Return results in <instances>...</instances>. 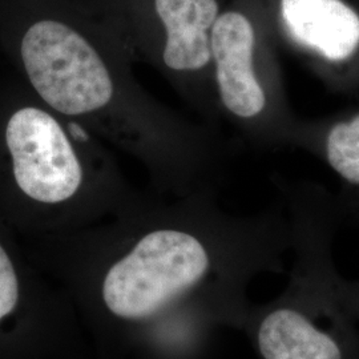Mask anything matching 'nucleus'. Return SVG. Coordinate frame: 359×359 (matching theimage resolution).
Segmentation results:
<instances>
[{"mask_svg":"<svg viewBox=\"0 0 359 359\" xmlns=\"http://www.w3.org/2000/svg\"><path fill=\"white\" fill-rule=\"evenodd\" d=\"M95 359H196L219 325L241 327L245 285L290 243L277 212L234 216L217 187L142 198L80 231L34 238Z\"/></svg>","mask_w":359,"mask_h":359,"instance_id":"nucleus-1","label":"nucleus"},{"mask_svg":"<svg viewBox=\"0 0 359 359\" xmlns=\"http://www.w3.org/2000/svg\"><path fill=\"white\" fill-rule=\"evenodd\" d=\"M0 51L43 103L137 161L157 196L217 187L228 142L144 90L86 0H0Z\"/></svg>","mask_w":359,"mask_h":359,"instance_id":"nucleus-2","label":"nucleus"},{"mask_svg":"<svg viewBox=\"0 0 359 359\" xmlns=\"http://www.w3.org/2000/svg\"><path fill=\"white\" fill-rule=\"evenodd\" d=\"M109 147L18 79L0 81V215L34 238L80 231L137 203Z\"/></svg>","mask_w":359,"mask_h":359,"instance_id":"nucleus-3","label":"nucleus"},{"mask_svg":"<svg viewBox=\"0 0 359 359\" xmlns=\"http://www.w3.org/2000/svg\"><path fill=\"white\" fill-rule=\"evenodd\" d=\"M280 44L265 0H229L212 31V77L221 120L258 148L290 147V105Z\"/></svg>","mask_w":359,"mask_h":359,"instance_id":"nucleus-4","label":"nucleus"},{"mask_svg":"<svg viewBox=\"0 0 359 359\" xmlns=\"http://www.w3.org/2000/svg\"><path fill=\"white\" fill-rule=\"evenodd\" d=\"M229 0H86L132 65L152 67L203 120H221L212 77V31Z\"/></svg>","mask_w":359,"mask_h":359,"instance_id":"nucleus-5","label":"nucleus"},{"mask_svg":"<svg viewBox=\"0 0 359 359\" xmlns=\"http://www.w3.org/2000/svg\"><path fill=\"white\" fill-rule=\"evenodd\" d=\"M280 47L330 90L359 96V8L348 0H265Z\"/></svg>","mask_w":359,"mask_h":359,"instance_id":"nucleus-6","label":"nucleus"},{"mask_svg":"<svg viewBox=\"0 0 359 359\" xmlns=\"http://www.w3.org/2000/svg\"><path fill=\"white\" fill-rule=\"evenodd\" d=\"M240 329L249 335L259 359H348L346 342L298 302L278 301L249 306Z\"/></svg>","mask_w":359,"mask_h":359,"instance_id":"nucleus-7","label":"nucleus"},{"mask_svg":"<svg viewBox=\"0 0 359 359\" xmlns=\"http://www.w3.org/2000/svg\"><path fill=\"white\" fill-rule=\"evenodd\" d=\"M290 147L313 154L359 189V109L322 118L299 117Z\"/></svg>","mask_w":359,"mask_h":359,"instance_id":"nucleus-8","label":"nucleus"}]
</instances>
